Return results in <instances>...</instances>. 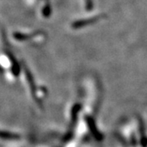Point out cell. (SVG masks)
Instances as JSON below:
<instances>
[{
  "instance_id": "obj_1",
  "label": "cell",
  "mask_w": 147,
  "mask_h": 147,
  "mask_svg": "<svg viewBox=\"0 0 147 147\" xmlns=\"http://www.w3.org/2000/svg\"><path fill=\"white\" fill-rule=\"evenodd\" d=\"M103 18L102 15H99V16H94V17H92V18H88V19H82V20H79V21H76L74 22L72 24V27L74 29H79L81 27H85L90 26V25H92L96 22L99 21Z\"/></svg>"
},
{
  "instance_id": "obj_3",
  "label": "cell",
  "mask_w": 147,
  "mask_h": 147,
  "mask_svg": "<svg viewBox=\"0 0 147 147\" xmlns=\"http://www.w3.org/2000/svg\"><path fill=\"white\" fill-rule=\"evenodd\" d=\"M44 9H45V11H43V14H44L45 16H48V15H50V11H51V8H50V7H49V6H47Z\"/></svg>"
},
{
  "instance_id": "obj_2",
  "label": "cell",
  "mask_w": 147,
  "mask_h": 147,
  "mask_svg": "<svg viewBox=\"0 0 147 147\" xmlns=\"http://www.w3.org/2000/svg\"><path fill=\"white\" fill-rule=\"evenodd\" d=\"M85 3H86V9L87 10L90 11L92 9V7H93L92 0H85Z\"/></svg>"
}]
</instances>
